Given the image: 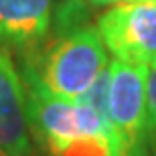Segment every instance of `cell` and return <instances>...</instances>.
Segmentation results:
<instances>
[{"label":"cell","instance_id":"obj_9","mask_svg":"<svg viewBox=\"0 0 156 156\" xmlns=\"http://www.w3.org/2000/svg\"><path fill=\"white\" fill-rule=\"evenodd\" d=\"M152 2H156V0H152Z\"/></svg>","mask_w":156,"mask_h":156},{"label":"cell","instance_id":"obj_3","mask_svg":"<svg viewBox=\"0 0 156 156\" xmlns=\"http://www.w3.org/2000/svg\"><path fill=\"white\" fill-rule=\"evenodd\" d=\"M108 118L124 148V156H152L146 114V65L110 61Z\"/></svg>","mask_w":156,"mask_h":156},{"label":"cell","instance_id":"obj_2","mask_svg":"<svg viewBox=\"0 0 156 156\" xmlns=\"http://www.w3.org/2000/svg\"><path fill=\"white\" fill-rule=\"evenodd\" d=\"M43 85L59 98L77 99L91 87L99 71L108 67L105 49L98 27L79 24L57 33L41 57L24 59Z\"/></svg>","mask_w":156,"mask_h":156},{"label":"cell","instance_id":"obj_4","mask_svg":"<svg viewBox=\"0 0 156 156\" xmlns=\"http://www.w3.org/2000/svg\"><path fill=\"white\" fill-rule=\"evenodd\" d=\"M98 30L114 59L146 67L156 63V2H116L99 16Z\"/></svg>","mask_w":156,"mask_h":156},{"label":"cell","instance_id":"obj_7","mask_svg":"<svg viewBox=\"0 0 156 156\" xmlns=\"http://www.w3.org/2000/svg\"><path fill=\"white\" fill-rule=\"evenodd\" d=\"M146 114H148V144L156 156V63L146 67Z\"/></svg>","mask_w":156,"mask_h":156},{"label":"cell","instance_id":"obj_6","mask_svg":"<svg viewBox=\"0 0 156 156\" xmlns=\"http://www.w3.org/2000/svg\"><path fill=\"white\" fill-rule=\"evenodd\" d=\"M53 24V0H0V47L33 57Z\"/></svg>","mask_w":156,"mask_h":156},{"label":"cell","instance_id":"obj_1","mask_svg":"<svg viewBox=\"0 0 156 156\" xmlns=\"http://www.w3.org/2000/svg\"><path fill=\"white\" fill-rule=\"evenodd\" d=\"M20 75L33 140L49 156H124L108 112L93 110L81 99L55 95L27 63Z\"/></svg>","mask_w":156,"mask_h":156},{"label":"cell","instance_id":"obj_8","mask_svg":"<svg viewBox=\"0 0 156 156\" xmlns=\"http://www.w3.org/2000/svg\"><path fill=\"white\" fill-rule=\"evenodd\" d=\"M91 4L95 6H108V4H116V2H122V0H89Z\"/></svg>","mask_w":156,"mask_h":156},{"label":"cell","instance_id":"obj_5","mask_svg":"<svg viewBox=\"0 0 156 156\" xmlns=\"http://www.w3.org/2000/svg\"><path fill=\"white\" fill-rule=\"evenodd\" d=\"M0 156H33L23 75L4 47H0Z\"/></svg>","mask_w":156,"mask_h":156}]
</instances>
